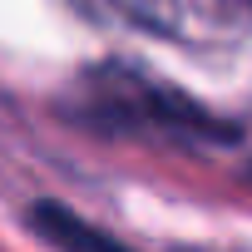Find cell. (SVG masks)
<instances>
[{
    "mask_svg": "<svg viewBox=\"0 0 252 252\" xmlns=\"http://www.w3.org/2000/svg\"><path fill=\"white\" fill-rule=\"evenodd\" d=\"M64 109L99 134H158V139H193V144L232 134L198 99H188L183 89L124 64V60H104V64L84 69L74 79Z\"/></svg>",
    "mask_w": 252,
    "mask_h": 252,
    "instance_id": "6da1fadb",
    "label": "cell"
},
{
    "mask_svg": "<svg viewBox=\"0 0 252 252\" xmlns=\"http://www.w3.org/2000/svg\"><path fill=\"white\" fill-rule=\"evenodd\" d=\"M25 222H30V232H35L40 242H50L55 252H134L129 242H119L114 232H104L99 222H89L84 213H74L69 203H55V198L30 203Z\"/></svg>",
    "mask_w": 252,
    "mask_h": 252,
    "instance_id": "7a4b0ae2",
    "label": "cell"
}]
</instances>
